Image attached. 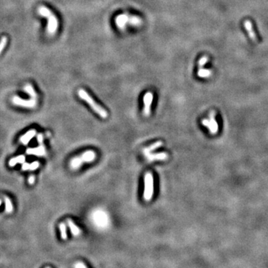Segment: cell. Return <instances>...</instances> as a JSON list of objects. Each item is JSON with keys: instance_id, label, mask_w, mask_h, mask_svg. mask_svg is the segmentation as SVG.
Returning a JSON list of instances; mask_svg holds the SVG:
<instances>
[{"instance_id": "9", "label": "cell", "mask_w": 268, "mask_h": 268, "mask_svg": "<svg viewBox=\"0 0 268 268\" xmlns=\"http://www.w3.org/2000/svg\"><path fill=\"white\" fill-rule=\"evenodd\" d=\"M146 156L147 159H148V162H153V161L156 160H165L168 158V154L165 152H161V153H147L145 154Z\"/></svg>"}, {"instance_id": "20", "label": "cell", "mask_w": 268, "mask_h": 268, "mask_svg": "<svg viewBox=\"0 0 268 268\" xmlns=\"http://www.w3.org/2000/svg\"><path fill=\"white\" fill-rule=\"evenodd\" d=\"M5 211L8 213H11V212H13L14 207L12 205V203L11 201V200L9 198L5 197Z\"/></svg>"}, {"instance_id": "16", "label": "cell", "mask_w": 268, "mask_h": 268, "mask_svg": "<svg viewBox=\"0 0 268 268\" xmlns=\"http://www.w3.org/2000/svg\"><path fill=\"white\" fill-rule=\"evenodd\" d=\"M26 161V156L21 155V156H17V157L13 158L9 161V165L11 167H14L17 164H23Z\"/></svg>"}, {"instance_id": "24", "label": "cell", "mask_w": 268, "mask_h": 268, "mask_svg": "<svg viewBox=\"0 0 268 268\" xmlns=\"http://www.w3.org/2000/svg\"><path fill=\"white\" fill-rule=\"evenodd\" d=\"M45 136L43 134H38V138H37V140H38V143L40 145H43V139H44Z\"/></svg>"}, {"instance_id": "25", "label": "cell", "mask_w": 268, "mask_h": 268, "mask_svg": "<svg viewBox=\"0 0 268 268\" xmlns=\"http://www.w3.org/2000/svg\"><path fill=\"white\" fill-rule=\"evenodd\" d=\"M35 176H29V184H31V185H32V184H33L34 182H35Z\"/></svg>"}, {"instance_id": "27", "label": "cell", "mask_w": 268, "mask_h": 268, "mask_svg": "<svg viewBox=\"0 0 268 268\" xmlns=\"http://www.w3.org/2000/svg\"><path fill=\"white\" fill-rule=\"evenodd\" d=\"M2 205V201H1V200H0V206Z\"/></svg>"}, {"instance_id": "1", "label": "cell", "mask_w": 268, "mask_h": 268, "mask_svg": "<svg viewBox=\"0 0 268 268\" xmlns=\"http://www.w3.org/2000/svg\"><path fill=\"white\" fill-rule=\"evenodd\" d=\"M38 12L40 15L46 17L48 20L47 33L49 35H55L58 28V21L55 15L45 6H40L38 8Z\"/></svg>"}, {"instance_id": "15", "label": "cell", "mask_w": 268, "mask_h": 268, "mask_svg": "<svg viewBox=\"0 0 268 268\" xmlns=\"http://www.w3.org/2000/svg\"><path fill=\"white\" fill-rule=\"evenodd\" d=\"M67 223H68V225H69V229H70L71 232H72V235H75V236H77V235H80V232H81V231H80V229H79L78 227H77V226L74 224L73 221H72V220L69 219L67 221Z\"/></svg>"}, {"instance_id": "26", "label": "cell", "mask_w": 268, "mask_h": 268, "mask_svg": "<svg viewBox=\"0 0 268 268\" xmlns=\"http://www.w3.org/2000/svg\"><path fill=\"white\" fill-rule=\"evenodd\" d=\"M75 268H87L86 266L84 265V264H82V263H77V264L75 265Z\"/></svg>"}, {"instance_id": "22", "label": "cell", "mask_w": 268, "mask_h": 268, "mask_svg": "<svg viewBox=\"0 0 268 268\" xmlns=\"http://www.w3.org/2000/svg\"><path fill=\"white\" fill-rule=\"evenodd\" d=\"M8 43V38L7 37H2L0 40V55L2 52V51L4 50L5 47L6 46Z\"/></svg>"}, {"instance_id": "4", "label": "cell", "mask_w": 268, "mask_h": 268, "mask_svg": "<svg viewBox=\"0 0 268 268\" xmlns=\"http://www.w3.org/2000/svg\"><path fill=\"white\" fill-rule=\"evenodd\" d=\"M153 194V176L151 172H148L145 176V188L143 197L145 201H150Z\"/></svg>"}, {"instance_id": "3", "label": "cell", "mask_w": 268, "mask_h": 268, "mask_svg": "<svg viewBox=\"0 0 268 268\" xmlns=\"http://www.w3.org/2000/svg\"><path fill=\"white\" fill-rule=\"evenodd\" d=\"M78 95L82 100L85 101L89 106L92 107V109L97 114H98L99 116H101V118H107L108 116V113L102 107H101L100 105L98 104L97 103L95 102V101L91 97L84 89H80L78 90Z\"/></svg>"}, {"instance_id": "17", "label": "cell", "mask_w": 268, "mask_h": 268, "mask_svg": "<svg viewBox=\"0 0 268 268\" xmlns=\"http://www.w3.org/2000/svg\"><path fill=\"white\" fill-rule=\"evenodd\" d=\"M197 75L200 77H208L212 75V71L209 69H206L203 68H199L197 72Z\"/></svg>"}, {"instance_id": "8", "label": "cell", "mask_w": 268, "mask_h": 268, "mask_svg": "<svg viewBox=\"0 0 268 268\" xmlns=\"http://www.w3.org/2000/svg\"><path fill=\"white\" fill-rule=\"evenodd\" d=\"M131 15L128 14H122L119 15L116 18V23L118 28L120 29H125L126 27L127 23H129Z\"/></svg>"}, {"instance_id": "13", "label": "cell", "mask_w": 268, "mask_h": 268, "mask_svg": "<svg viewBox=\"0 0 268 268\" xmlns=\"http://www.w3.org/2000/svg\"><path fill=\"white\" fill-rule=\"evenodd\" d=\"M40 166V162H34L32 163L29 164V163H26V162H24L22 165V170L23 171H35V170L38 169Z\"/></svg>"}, {"instance_id": "5", "label": "cell", "mask_w": 268, "mask_h": 268, "mask_svg": "<svg viewBox=\"0 0 268 268\" xmlns=\"http://www.w3.org/2000/svg\"><path fill=\"white\" fill-rule=\"evenodd\" d=\"M202 124L209 130L212 134H217L218 130V125L215 120V111H212L209 114V119H205L202 121Z\"/></svg>"}, {"instance_id": "11", "label": "cell", "mask_w": 268, "mask_h": 268, "mask_svg": "<svg viewBox=\"0 0 268 268\" xmlns=\"http://www.w3.org/2000/svg\"><path fill=\"white\" fill-rule=\"evenodd\" d=\"M244 26H245L246 29H247V32H248L249 36V38H250L251 40H252L254 43H258V38H257L256 35H255V32H254V31H253V29H252V23H251L249 20H246V21L244 22Z\"/></svg>"}, {"instance_id": "23", "label": "cell", "mask_w": 268, "mask_h": 268, "mask_svg": "<svg viewBox=\"0 0 268 268\" xmlns=\"http://www.w3.org/2000/svg\"><path fill=\"white\" fill-rule=\"evenodd\" d=\"M208 60H209V58L207 56H203L200 59L199 62H198V66H199V68L203 67V66L207 63Z\"/></svg>"}, {"instance_id": "10", "label": "cell", "mask_w": 268, "mask_h": 268, "mask_svg": "<svg viewBox=\"0 0 268 268\" xmlns=\"http://www.w3.org/2000/svg\"><path fill=\"white\" fill-rule=\"evenodd\" d=\"M26 153L27 154L35 155V156H44L46 155V151L44 145H40L38 148H28L26 150Z\"/></svg>"}, {"instance_id": "19", "label": "cell", "mask_w": 268, "mask_h": 268, "mask_svg": "<svg viewBox=\"0 0 268 268\" xmlns=\"http://www.w3.org/2000/svg\"><path fill=\"white\" fill-rule=\"evenodd\" d=\"M142 23V20L140 19L139 17L136 16H133V15H131V18H130V21H129V25L131 26H141Z\"/></svg>"}, {"instance_id": "14", "label": "cell", "mask_w": 268, "mask_h": 268, "mask_svg": "<svg viewBox=\"0 0 268 268\" xmlns=\"http://www.w3.org/2000/svg\"><path fill=\"white\" fill-rule=\"evenodd\" d=\"M162 145H163V142H161V141H158V142H156L155 143H153V144H152V145H150V146L145 148V149H144L143 152L145 154L151 153L152 151H155L156 149H157V148H160L161 146H162Z\"/></svg>"}, {"instance_id": "18", "label": "cell", "mask_w": 268, "mask_h": 268, "mask_svg": "<svg viewBox=\"0 0 268 268\" xmlns=\"http://www.w3.org/2000/svg\"><path fill=\"white\" fill-rule=\"evenodd\" d=\"M24 90L26 91L27 93H29L32 98L36 99L37 98H38V95H37L36 92H35V89H34V88H33V86H32L31 84L26 85L24 88Z\"/></svg>"}, {"instance_id": "6", "label": "cell", "mask_w": 268, "mask_h": 268, "mask_svg": "<svg viewBox=\"0 0 268 268\" xmlns=\"http://www.w3.org/2000/svg\"><path fill=\"white\" fill-rule=\"evenodd\" d=\"M153 98V95L152 92H148L145 94L143 98V103H144V109H143V114L145 116H149L151 114V104H152Z\"/></svg>"}, {"instance_id": "12", "label": "cell", "mask_w": 268, "mask_h": 268, "mask_svg": "<svg viewBox=\"0 0 268 268\" xmlns=\"http://www.w3.org/2000/svg\"><path fill=\"white\" fill-rule=\"evenodd\" d=\"M37 131L35 130H31V131H28L26 134H24L20 137V142L24 145H27L29 144V142L33 139V137H35Z\"/></svg>"}, {"instance_id": "21", "label": "cell", "mask_w": 268, "mask_h": 268, "mask_svg": "<svg viewBox=\"0 0 268 268\" xmlns=\"http://www.w3.org/2000/svg\"><path fill=\"white\" fill-rule=\"evenodd\" d=\"M60 232H61V238L63 240H66L67 238V234H66V226L65 223H61L59 225Z\"/></svg>"}, {"instance_id": "7", "label": "cell", "mask_w": 268, "mask_h": 268, "mask_svg": "<svg viewBox=\"0 0 268 268\" xmlns=\"http://www.w3.org/2000/svg\"><path fill=\"white\" fill-rule=\"evenodd\" d=\"M13 103L18 106L25 107L27 108H33L37 105L36 99L32 98V100H24L17 96H14L13 98Z\"/></svg>"}, {"instance_id": "2", "label": "cell", "mask_w": 268, "mask_h": 268, "mask_svg": "<svg viewBox=\"0 0 268 268\" xmlns=\"http://www.w3.org/2000/svg\"><path fill=\"white\" fill-rule=\"evenodd\" d=\"M96 158V153L93 151H86L84 153H81L80 156L74 157L71 159L69 166L71 169L77 170L81 167L84 163H89L93 162Z\"/></svg>"}]
</instances>
